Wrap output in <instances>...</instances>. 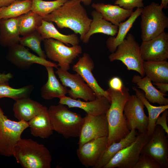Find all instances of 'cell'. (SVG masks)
Here are the masks:
<instances>
[{
    "mask_svg": "<svg viewBox=\"0 0 168 168\" xmlns=\"http://www.w3.org/2000/svg\"><path fill=\"white\" fill-rule=\"evenodd\" d=\"M81 0H68L63 5L44 16L45 21L54 22L62 29L68 28L75 34H79L82 40L88 31L92 19L90 18Z\"/></svg>",
    "mask_w": 168,
    "mask_h": 168,
    "instance_id": "obj_1",
    "label": "cell"
},
{
    "mask_svg": "<svg viewBox=\"0 0 168 168\" xmlns=\"http://www.w3.org/2000/svg\"><path fill=\"white\" fill-rule=\"evenodd\" d=\"M110 99V105L106 113L109 133L107 147L119 142L130 133L124 113V105L130 96L129 90L124 85L121 91L109 88L107 90Z\"/></svg>",
    "mask_w": 168,
    "mask_h": 168,
    "instance_id": "obj_2",
    "label": "cell"
},
{
    "mask_svg": "<svg viewBox=\"0 0 168 168\" xmlns=\"http://www.w3.org/2000/svg\"><path fill=\"white\" fill-rule=\"evenodd\" d=\"M24 168H50L52 156L48 148L31 139L21 138L14 148L13 156Z\"/></svg>",
    "mask_w": 168,
    "mask_h": 168,
    "instance_id": "obj_3",
    "label": "cell"
},
{
    "mask_svg": "<svg viewBox=\"0 0 168 168\" xmlns=\"http://www.w3.org/2000/svg\"><path fill=\"white\" fill-rule=\"evenodd\" d=\"M48 111L53 131L66 138L79 137L83 118L59 104L51 105Z\"/></svg>",
    "mask_w": 168,
    "mask_h": 168,
    "instance_id": "obj_4",
    "label": "cell"
},
{
    "mask_svg": "<svg viewBox=\"0 0 168 168\" xmlns=\"http://www.w3.org/2000/svg\"><path fill=\"white\" fill-rule=\"evenodd\" d=\"M163 7L153 2L143 8L141 14V38L142 41L152 39L168 28V17Z\"/></svg>",
    "mask_w": 168,
    "mask_h": 168,
    "instance_id": "obj_5",
    "label": "cell"
},
{
    "mask_svg": "<svg viewBox=\"0 0 168 168\" xmlns=\"http://www.w3.org/2000/svg\"><path fill=\"white\" fill-rule=\"evenodd\" d=\"M109 59L111 62L120 61L128 70L136 71L142 77H144V61L141 57L140 46L135 37L131 33L128 34L115 51L109 56Z\"/></svg>",
    "mask_w": 168,
    "mask_h": 168,
    "instance_id": "obj_6",
    "label": "cell"
},
{
    "mask_svg": "<svg viewBox=\"0 0 168 168\" xmlns=\"http://www.w3.org/2000/svg\"><path fill=\"white\" fill-rule=\"evenodd\" d=\"M29 127L28 122L9 119L0 106V155L13 156L16 145L21 138L22 133Z\"/></svg>",
    "mask_w": 168,
    "mask_h": 168,
    "instance_id": "obj_7",
    "label": "cell"
},
{
    "mask_svg": "<svg viewBox=\"0 0 168 168\" xmlns=\"http://www.w3.org/2000/svg\"><path fill=\"white\" fill-rule=\"evenodd\" d=\"M43 41L46 57L58 63L59 68L64 71H68L73 60L82 53V48L79 44L68 47L52 38L45 39Z\"/></svg>",
    "mask_w": 168,
    "mask_h": 168,
    "instance_id": "obj_8",
    "label": "cell"
},
{
    "mask_svg": "<svg viewBox=\"0 0 168 168\" xmlns=\"http://www.w3.org/2000/svg\"><path fill=\"white\" fill-rule=\"evenodd\" d=\"M151 138L147 132H138L136 140L118 152L103 168H134L142 148Z\"/></svg>",
    "mask_w": 168,
    "mask_h": 168,
    "instance_id": "obj_9",
    "label": "cell"
},
{
    "mask_svg": "<svg viewBox=\"0 0 168 168\" xmlns=\"http://www.w3.org/2000/svg\"><path fill=\"white\" fill-rule=\"evenodd\" d=\"M166 133L161 126L156 125L151 138L143 147L141 153L152 157L162 168H168V135Z\"/></svg>",
    "mask_w": 168,
    "mask_h": 168,
    "instance_id": "obj_10",
    "label": "cell"
},
{
    "mask_svg": "<svg viewBox=\"0 0 168 168\" xmlns=\"http://www.w3.org/2000/svg\"><path fill=\"white\" fill-rule=\"evenodd\" d=\"M55 73L62 84L70 88L68 94L71 98L82 99L85 101L93 100L96 98L93 91L78 74H71L58 68Z\"/></svg>",
    "mask_w": 168,
    "mask_h": 168,
    "instance_id": "obj_11",
    "label": "cell"
},
{
    "mask_svg": "<svg viewBox=\"0 0 168 168\" xmlns=\"http://www.w3.org/2000/svg\"><path fill=\"white\" fill-rule=\"evenodd\" d=\"M144 105L135 95H130L126 102L124 108V113L128 127L130 131L133 128L138 132H147L148 117L145 113Z\"/></svg>",
    "mask_w": 168,
    "mask_h": 168,
    "instance_id": "obj_12",
    "label": "cell"
},
{
    "mask_svg": "<svg viewBox=\"0 0 168 168\" xmlns=\"http://www.w3.org/2000/svg\"><path fill=\"white\" fill-rule=\"evenodd\" d=\"M108 133L106 114L96 116L86 114L83 118L78 144L79 146L93 139L108 137Z\"/></svg>",
    "mask_w": 168,
    "mask_h": 168,
    "instance_id": "obj_13",
    "label": "cell"
},
{
    "mask_svg": "<svg viewBox=\"0 0 168 168\" xmlns=\"http://www.w3.org/2000/svg\"><path fill=\"white\" fill-rule=\"evenodd\" d=\"M6 58L14 65L23 70L28 69L34 63L44 67L52 66L56 68L58 67L55 63L31 53L25 47L20 44L9 48Z\"/></svg>",
    "mask_w": 168,
    "mask_h": 168,
    "instance_id": "obj_14",
    "label": "cell"
},
{
    "mask_svg": "<svg viewBox=\"0 0 168 168\" xmlns=\"http://www.w3.org/2000/svg\"><path fill=\"white\" fill-rule=\"evenodd\" d=\"M107 137L91 140L79 146L77 150V157L82 165L93 168L107 147Z\"/></svg>",
    "mask_w": 168,
    "mask_h": 168,
    "instance_id": "obj_15",
    "label": "cell"
},
{
    "mask_svg": "<svg viewBox=\"0 0 168 168\" xmlns=\"http://www.w3.org/2000/svg\"><path fill=\"white\" fill-rule=\"evenodd\" d=\"M144 61H160L168 58V34L165 32L149 40L142 41L140 46Z\"/></svg>",
    "mask_w": 168,
    "mask_h": 168,
    "instance_id": "obj_16",
    "label": "cell"
},
{
    "mask_svg": "<svg viewBox=\"0 0 168 168\" xmlns=\"http://www.w3.org/2000/svg\"><path fill=\"white\" fill-rule=\"evenodd\" d=\"M94 63L90 55L84 53L77 62L72 67V69L80 75L92 90L96 98L104 96L110 100L109 94L99 85L92 72Z\"/></svg>",
    "mask_w": 168,
    "mask_h": 168,
    "instance_id": "obj_17",
    "label": "cell"
},
{
    "mask_svg": "<svg viewBox=\"0 0 168 168\" xmlns=\"http://www.w3.org/2000/svg\"><path fill=\"white\" fill-rule=\"evenodd\" d=\"M58 103L66 105L69 108L81 109L87 114L96 116L106 113L110 105V100L103 96L93 100L83 101L80 99H74L65 96L59 98Z\"/></svg>",
    "mask_w": 168,
    "mask_h": 168,
    "instance_id": "obj_18",
    "label": "cell"
},
{
    "mask_svg": "<svg viewBox=\"0 0 168 168\" xmlns=\"http://www.w3.org/2000/svg\"><path fill=\"white\" fill-rule=\"evenodd\" d=\"M91 7L100 12L105 20L117 26L128 18L133 12V10H126L118 5L103 3H93Z\"/></svg>",
    "mask_w": 168,
    "mask_h": 168,
    "instance_id": "obj_19",
    "label": "cell"
},
{
    "mask_svg": "<svg viewBox=\"0 0 168 168\" xmlns=\"http://www.w3.org/2000/svg\"><path fill=\"white\" fill-rule=\"evenodd\" d=\"M18 17L1 19L0 22V44L9 48L20 44L21 39Z\"/></svg>",
    "mask_w": 168,
    "mask_h": 168,
    "instance_id": "obj_20",
    "label": "cell"
},
{
    "mask_svg": "<svg viewBox=\"0 0 168 168\" xmlns=\"http://www.w3.org/2000/svg\"><path fill=\"white\" fill-rule=\"evenodd\" d=\"M31 134L34 136L47 138L53 134L48 108L44 106L41 111L28 122Z\"/></svg>",
    "mask_w": 168,
    "mask_h": 168,
    "instance_id": "obj_21",
    "label": "cell"
},
{
    "mask_svg": "<svg viewBox=\"0 0 168 168\" xmlns=\"http://www.w3.org/2000/svg\"><path fill=\"white\" fill-rule=\"evenodd\" d=\"M92 19L89 30L84 37L82 41L88 43L91 36L93 35L100 33L115 36L118 31V27L105 20L101 14L96 10L91 12Z\"/></svg>",
    "mask_w": 168,
    "mask_h": 168,
    "instance_id": "obj_22",
    "label": "cell"
},
{
    "mask_svg": "<svg viewBox=\"0 0 168 168\" xmlns=\"http://www.w3.org/2000/svg\"><path fill=\"white\" fill-rule=\"evenodd\" d=\"M152 82L147 76L142 77L135 75L132 79V82L137 87L143 91L145 98L150 102L157 103L160 105H168V99L165 97L167 95L156 89Z\"/></svg>",
    "mask_w": 168,
    "mask_h": 168,
    "instance_id": "obj_23",
    "label": "cell"
},
{
    "mask_svg": "<svg viewBox=\"0 0 168 168\" xmlns=\"http://www.w3.org/2000/svg\"><path fill=\"white\" fill-rule=\"evenodd\" d=\"M48 73V78L40 90L42 97L45 100H50L54 98H60L68 93V89L61 84L54 73V67L45 66Z\"/></svg>",
    "mask_w": 168,
    "mask_h": 168,
    "instance_id": "obj_24",
    "label": "cell"
},
{
    "mask_svg": "<svg viewBox=\"0 0 168 168\" xmlns=\"http://www.w3.org/2000/svg\"><path fill=\"white\" fill-rule=\"evenodd\" d=\"M44 105L30 97L15 101L13 107L15 117L19 120L28 122L42 110Z\"/></svg>",
    "mask_w": 168,
    "mask_h": 168,
    "instance_id": "obj_25",
    "label": "cell"
},
{
    "mask_svg": "<svg viewBox=\"0 0 168 168\" xmlns=\"http://www.w3.org/2000/svg\"><path fill=\"white\" fill-rule=\"evenodd\" d=\"M138 134L136 129L133 128L125 137L107 147L93 168H103L118 152L132 144L136 140Z\"/></svg>",
    "mask_w": 168,
    "mask_h": 168,
    "instance_id": "obj_26",
    "label": "cell"
},
{
    "mask_svg": "<svg viewBox=\"0 0 168 168\" xmlns=\"http://www.w3.org/2000/svg\"><path fill=\"white\" fill-rule=\"evenodd\" d=\"M41 35L44 40L50 38L60 41L69 46L78 45L80 40L76 34L65 35L60 33L55 28L52 22L43 19L41 25L37 30Z\"/></svg>",
    "mask_w": 168,
    "mask_h": 168,
    "instance_id": "obj_27",
    "label": "cell"
},
{
    "mask_svg": "<svg viewBox=\"0 0 168 168\" xmlns=\"http://www.w3.org/2000/svg\"><path fill=\"white\" fill-rule=\"evenodd\" d=\"M143 8H137L125 21L120 23L116 36L110 37L107 40L106 44L109 50L111 53L115 51L119 45L124 39L137 18L141 14Z\"/></svg>",
    "mask_w": 168,
    "mask_h": 168,
    "instance_id": "obj_28",
    "label": "cell"
},
{
    "mask_svg": "<svg viewBox=\"0 0 168 168\" xmlns=\"http://www.w3.org/2000/svg\"><path fill=\"white\" fill-rule=\"evenodd\" d=\"M145 74L153 82L168 83V62L167 60L144 61Z\"/></svg>",
    "mask_w": 168,
    "mask_h": 168,
    "instance_id": "obj_29",
    "label": "cell"
},
{
    "mask_svg": "<svg viewBox=\"0 0 168 168\" xmlns=\"http://www.w3.org/2000/svg\"><path fill=\"white\" fill-rule=\"evenodd\" d=\"M133 89L135 92V95L141 100L147 109L148 116L147 133L151 137L156 126L157 118L164 111L168 109V105L158 106L152 105L145 98L142 91L135 86L133 87Z\"/></svg>",
    "mask_w": 168,
    "mask_h": 168,
    "instance_id": "obj_30",
    "label": "cell"
},
{
    "mask_svg": "<svg viewBox=\"0 0 168 168\" xmlns=\"http://www.w3.org/2000/svg\"><path fill=\"white\" fill-rule=\"evenodd\" d=\"M43 18L31 11L18 17L20 35L23 36L36 30L41 25Z\"/></svg>",
    "mask_w": 168,
    "mask_h": 168,
    "instance_id": "obj_31",
    "label": "cell"
},
{
    "mask_svg": "<svg viewBox=\"0 0 168 168\" xmlns=\"http://www.w3.org/2000/svg\"><path fill=\"white\" fill-rule=\"evenodd\" d=\"M32 0H17L3 7L0 12L1 19L18 17L31 11Z\"/></svg>",
    "mask_w": 168,
    "mask_h": 168,
    "instance_id": "obj_32",
    "label": "cell"
},
{
    "mask_svg": "<svg viewBox=\"0 0 168 168\" xmlns=\"http://www.w3.org/2000/svg\"><path fill=\"white\" fill-rule=\"evenodd\" d=\"M34 89V86L32 84L15 88L11 87L8 82L0 83V99L8 97L16 101L29 97Z\"/></svg>",
    "mask_w": 168,
    "mask_h": 168,
    "instance_id": "obj_33",
    "label": "cell"
},
{
    "mask_svg": "<svg viewBox=\"0 0 168 168\" xmlns=\"http://www.w3.org/2000/svg\"><path fill=\"white\" fill-rule=\"evenodd\" d=\"M44 39L37 30L21 37L20 44L30 49L38 55L46 59L47 58L45 52L41 48V44Z\"/></svg>",
    "mask_w": 168,
    "mask_h": 168,
    "instance_id": "obj_34",
    "label": "cell"
},
{
    "mask_svg": "<svg viewBox=\"0 0 168 168\" xmlns=\"http://www.w3.org/2000/svg\"><path fill=\"white\" fill-rule=\"evenodd\" d=\"M68 0L47 1L32 0L31 11L43 17L51 13L63 5Z\"/></svg>",
    "mask_w": 168,
    "mask_h": 168,
    "instance_id": "obj_35",
    "label": "cell"
},
{
    "mask_svg": "<svg viewBox=\"0 0 168 168\" xmlns=\"http://www.w3.org/2000/svg\"><path fill=\"white\" fill-rule=\"evenodd\" d=\"M134 168H162L160 164L150 156L141 153Z\"/></svg>",
    "mask_w": 168,
    "mask_h": 168,
    "instance_id": "obj_36",
    "label": "cell"
},
{
    "mask_svg": "<svg viewBox=\"0 0 168 168\" xmlns=\"http://www.w3.org/2000/svg\"><path fill=\"white\" fill-rule=\"evenodd\" d=\"M144 0H116L114 4L119 6L124 9L128 10H133L135 7L143 8Z\"/></svg>",
    "mask_w": 168,
    "mask_h": 168,
    "instance_id": "obj_37",
    "label": "cell"
},
{
    "mask_svg": "<svg viewBox=\"0 0 168 168\" xmlns=\"http://www.w3.org/2000/svg\"><path fill=\"white\" fill-rule=\"evenodd\" d=\"M161 116H159L156 122V125L161 126L165 130L167 135H168V127L167 124V118L168 116L167 109L164 111Z\"/></svg>",
    "mask_w": 168,
    "mask_h": 168,
    "instance_id": "obj_38",
    "label": "cell"
},
{
    "mask_svg": "<svg viewBox=\"0 0 168 168\" xmlns=\"http://www.w3.org/2000/svg\"><path fill=\"white\" fill-rule=\"evenodd\" d=\"M109 88L114 90L121 91L124 85L121 79L118 77H114L109 81Z\"/></svg>",
    "mask_w": 168,
    "mask_h": 168,
    "instance_id": "obj_39",
    "label": "cell"
},
{
    "mask_svg": "<svg viewBox=\"0 0 168 168\" xmlns=\"http://www.w3.org/2000/svg\"><path fill=\"white\" fill-rule=\"evenodd\" d=\"M152 84L155 85L160 89L159 91L164 94H166L168 91V83L153 82Z\"/></svg>",
    "mask_w": 168,
    "mask_h": 168,
    "instance_id": "obj_40",
    "label": "cell"
},
{
    "mask_svg": "<svg viewBox=\"0 0 168 168\" xmlns=\"http://www.w3.org/2000/svg\"><path fill=\"white\" fill-rule=\"evenodd\" d=\"M12 77L13 75L10 73H0V83L8 82Z\"/></svg>",
    "mask_w": 168,
    "mask_h": 168,
    "instance_id": "obj_41",
    "label": "cell"
},
{
    "mask_svg": "<svg viewBox=\"0 0 168 168\" xmlns=\"http://www.w3.org/2000/svg\"><path fill=\"white\" fill-rule=\"evenodd\" d=\"M17 0H0V7L7 6Z\"/></svg>",
    "mask_w": 168,
    "mask_h": 168,
    "instance_id": "obj_42",
    "label": "cell"
},
{
    "mask_svg": "<svg viewBox=\"0 0 168 168\" xmlns=\"http://www.w3.org/2000/svg\"><path fill=\"white\" fill-rule=\"evenodd\" d=\"M168 0H161V3L160 5L163 8L166 9L168 8Z\"/></svg>",
    "mask_w": 168,
    "mask_h": 168,
    "instance_id": "obj_43",
    "label": "cell"
},
{
    "mask_svg": "<svg viewBox=\"0 0 168 168\" xmlns=\"http://www.w3.org/2000/svg\"><path fill=\"white\" fill-rule=\"evenodd\" d=\"M81 2L86 6L90 5L92 2V0H81Z\"/></svg>",
    "mask_w": 168,
    "mask_h": 168,
    "instance_id": "obj_44",
    "label": "cell"
},
{
    "mask_svg": "<svg viewBox=\"0 0 168 168\" xmlns=\"http://www.w3.org/2000/svg\"><path fill=\"white\" fill-rule=\"evenodd\" d=\"M3 7H0V22L1 20V16H0V12H1L2 10Z\"/></svg>",
    "mask_w": 168,
    "mask_h": 168,
    "instance_id": "obj_45",
    "label": "cell"
},
{
    "mask_svg": "<svg viewBox=\"0 0 168 168\" xmlns=\"http://www.w3.org/2000/svg\"></svg>",
    "mask_w": 168,
    "mask_h": 168,
    "instance_id": "obj_46",
    "label": "cell"
}]
</instances>
